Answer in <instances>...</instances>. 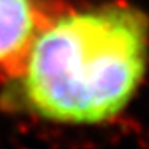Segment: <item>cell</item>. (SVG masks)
<instances>
[{
    "instance_id": "1",
    "label": "cell",
    "mask_w": 149,
    "mask_h": 149,
    "mask_svg": "<svg viewBox=\"0 0 149 149\" xmlns=\"http://www.w3.org/2000/svg\"><path fill=\"white\" fill-rule=\"evenodd\" d=\"M149 70V16L111 0L68 3L38 37L22 72L5 83V108L68 125H100L133 102Z\"/></svg>"
},
{
    "instance_id": "2",
    "label": "cell",
    "mask_w": 149,
    "mask_h": 149,
    "mask_svg": "<svg viewBox=\"0 0 149 149\" xmlns=\"http://www.w3.org/2000/svg\"><path fill=\"white\" fill-rule=\"evenodd\" d=\"M68 0H0V81L22 72L35 41Z\"/></svg>"
}]
</instances>
